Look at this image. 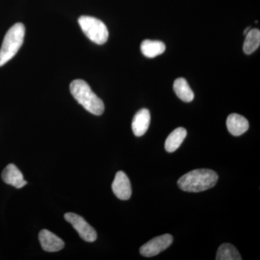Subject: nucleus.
<instances>
[{"label": "nucleus", "mask_w": 260, "mask_h": 260, "mask_svg": "<svg viewBox=\"0 0 260 260\" xmlns=\"http://www.w3.org/2000/svg\"><path fill=\"white\" fill-rule=\"evenodd\" d=\"M218 180L217 173L210 169H196L184 174L178 180L181 190L200 192L213 187Z\"/></svg>", "instance_id": "nucleus-1"}, {"label": "nucleus", "mask_w": 260, "mask_h": 260, "mask_svg": "<svg viewBox=\"0 0 260 260\" xmlns=\"http://www.w3.org/2000/svg\"><path fill=\"white\" fill-rule=\"evenodd\" d=\"M70 92L85 110L94 115H102L105 107L100 98L93 93L86 82L83 80H73L70 85Z\"/></svg>", "instance_id": "nucleus-2"}, {"label": "nucleus", "mask_w": 260, "mask_h": 260, "mask_svg": "<svg viewBox=\"0 0 260 260\" xmlns=\"http://www.w3.org/2000/svg\"><path fill=\"white\" fill-rule=\"evenodd\" d=\"M23 24L16 23L7 32L0 49V67L13 59L23 44L25 37Z\"/></svg>", "instance_id": "nucleus-3"}, {"label": "nucleus", "mask_w": 260, "mask_h": 260, "mask_svg": "<svg viewBox=\"0 0 260 260\" xmlns=\"http://www.w3.org/2000/svg\"><path fill=\"white\" fill-rule=\"evenodd\" d=\"M80 28L92 42L102 45L107 42L109 30L102 20L90 16H81L78 19Z\"/></svg>", "instance_id": "nucleus-4"}, {"label": "nucleus", "mask_w": 260, "mask_h": 260, "mask_svg": "<svg viewBox=\"0 0 260 260\" xmlns=\"http://www.w3.org/2000/svg\"><path fill=\"white\" fill-rule=\"evenodd\" d=\"M64 219L73 225L83 240L87 242H93L96 240V232L83 217L78 214L68 213L65 214Z\"/></svg>", "instance_id": "nucleus-5"}, {"label": "nucleus", "mask_w": 260, "mask_h": 260, "mask_svg": "<svg viewBox=\"0 0 260 260\" xmlns=\"http://www.w3.org/2000/svg\"><path fill=\"white\" fill-rule=\"evenodd\" d=\"M173 240L174 238L169 234L153 238L140 247V254L146 257L158 255L172 245Z\"/></svg>", "instance_id": "nucleus-6"}, {"label": "nucleus", "mask_w": 260, "mask_h": 260, "mask_svg": "<svg viewBox=\"0 0 260 260\" xmlns=\"http://www.w3.org/2000/svg\"><path fill=\"white\" fill-rule=\"evenodd\" d=\"M112 190L116 198L121 200H127L131 198L132 187L129 178L125 173H116L112 185Z\"/></svg>", "instance_id": "nucleus-7"}, {"label": "nucleus", "mask_w": 260, "mask_h": 260, "mask_svg": "<svg viewBox=\"0 0 260 260\" xmlns=\"http://www.w3.org/2000/svg\"><path fill=\"white\" fill-rule=\"evenodd\" d=\"M39 239L42 249L48 252H56L64 247V243L60 238L47 229L41 231Z\"/></svg>", "instance_id": "nucleus-8"}, {"label": "nucleus", "mask_w": 260, "mask_h": 260, "mask_svg": "<svg viewBox=\"0 0 260 260\" xmlns=\"http://www.w3.org/2000/svg\"><path fill=\"white\" fill-rule=\"evenodd\" d=\"M2 178L6 184L15 186L17 189H21L27 184V181L24 180L23 174L15 164L7 166L2 174Z\"/></svg>", "instance_id": "nucleus-9"}, {"label": "nucleus", "mask_w": 260, "mask_h": 260, "mask_svg": "<svg viewBox=\"0 0 260 260\" xmlns=\"http://www.w3.org/2000/svg\"><path fill=\"white\" fill-rule=\"evenodd\" d=\"M150 122V114L147 109H142L135 114L132 123V129L135 136L141 137L148 129Z\"/></svg>", "instance_id": "nucleus-10"}, {"label": "nucleus", "mask_w": 260, "mask_h": 260, "mask_svg": "<svg viewBox=\"0 0 260 260\" xmlns=\"http://www.w3.org/2000/svg\"><path fill=\"white\" fill-rule=\"evenodd\" d=\"M228 130L234 136H240L249 127V121L245 117L237 114H230L227 118Z\"/></svg>", "instance_id": "nucleus-11"}, {"label": "nucleus", "mask_w": 260, "mask_h": 260, "mask_svg": "<svg viewBox=\"0 0 260 260\" xmlns=\"http://www.w3.org/2000/svg\"><path fill=\"white\" fill-rule=\"evenodd\" d=\"M186 135V129L183 127L177 128L168 136L165 143L166 150L169 153L176 151L182 144L183 141L185 139Z\"/></svg>", "instance_id": "nucleus-12"}, {"label": "nucleus", "mask_w": 260, "mask_h": 260, "mask_svg": "<svg viewBox=\"0 0 260 260\" xmlns=\"http://www.w3.org/2000/svg\"><path fill=\"white\" fill-rule=\"evenodd\" d=\"M141 51L148 58H155L166 51V45L160 41L145 40L141 44Z\"/></svg>", "instance_id": "nucleus-13"}, {"label": "nucleus", "mask_w": 260, "mask_h": 260, "mask_svg": "<svg viewBox=\"0 0 260 260\" xmlns=\"http://www.w3.org/2000/svg\"><path fill=\"white\" fill-rule=\"evenodd\" d=\"M174 90L177 96L183 102H191L194 99V92L184 78H178L174 81Z\"/></svg>", "instance_id": "nucleus-14"}, {"label": "nucleus", "mask_w": 260, "mask_h": 260, "mask_svg": "<svg viewBox=\"0 0 260 260\" xmlns=\"http://www.w3.org/2000/svg\"><path fill=\"white\" fill-rule=\"evenodd\" d=\"M260 45V31L258 29H251L246 34L245 42L244 43V53L251 54L259 48Z\"/></svg>", "instance_id": "nucleus-15"}, {"label": "nucleus", "mask_w": 260, "mask_h": 260, "mask_svg": "<svg viewBox=\"0 0 260 260\" xmlns=\"http://www.w3.org/2000/svg\"><path fill=\"white\" fill-rule=\"evenodd\" d=\"M215 259L217 260H242V258L235 246L225 243L221 244L218 248Z\"/></svg>", "instance_id": "nucleus-16"}, {"label": "nucleus", "mask_w": 260, "mask_h": 260, "mask_svg": "<svg viewBox=\"0 0 260 260\" xmlns=\"http://www.w3.org/2000/svg\"><path fill=\"white\" fill-rule=\"evenodd\" d=\"M251 30V28H249V27H248L247 28H246L245 30H244V35H246V34H247L248 32L249 31V30Z\"/></svg>", "instance_id": "nucleus-17"}]
</instances>
